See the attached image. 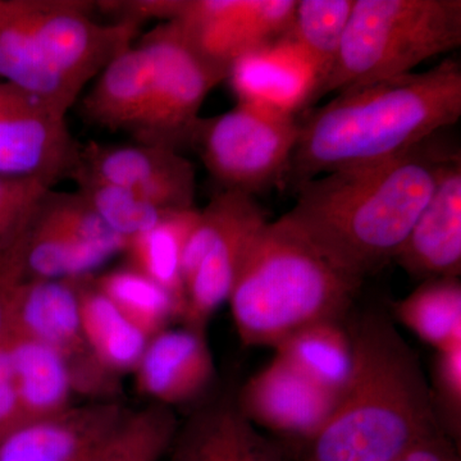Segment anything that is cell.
Listing matches in <instances>:
<instances>
[{
    "label": "cell",
    "instance_id": "obj_37",
    "mask_svg": "<svg viewBox=\"0 0 461 461\" xmlns=\"http://www.w3.org/2000/svg\"><path fill=\"white\" fill-rule=\"evenodd\" d=\"M5 332V306H3L2 299H0V339H3Z\"/></svg>",
    "mask_w": 461,
    "mask_h": 461
},
{
    "label": "cell",
    "instance_id": "obj_14",
    "mask_svg": "<svg viewBox=\"0 0 461 461\" xmlns=\"http://www.w3.org/2000/svg\"><path fill=\"white\" fill-rule=\"evenodd\" d=\"M76 175H86L132 191L165 211L195 208V168L175 149L135 141H90L81 145Z\"/></svg>",
    "mask_w": 461,
    "mask_h": 461
},
{
    "label": "cell",
    "instance_id": "obj_24",
    "mask_svg": "<svg viewBox=\"0 0 461 461\" xmlns=\"http://www.w3.org/2000/svg\"><path fill=\"white\" fill-rule=\"evenodd\" d=\"M90 278V277H89ZM80 284L81 324L96 363L107 373L136 369L149 338L127 320L95 285Z\"/></svg>",
    "mask_w": 461,
    "mask_h": 461
},
{
    "label": "cell",
    "instance_id": "obj_30",
    "mask_svg": "<svg viewBox=\"0 0 461 461\" xmlns=\"http://www.w3.org/2000/svg\"><path fill=\"white\" fill-rule=\"evenodd\" d=\"M72 180L77 185V193L103 222L127 242L154 229L167 215L176 212L165 211L132 191L86 175H76Z\"/></svg>",
    "mask_w": 461,
    "mask_h": 461
},
{
    "label": "cell",
    "instance_id": "obj_15",
    "mask_svg": "<svg viewBox=\"0 0 461 461\" xmlns=\"http://www.w3.org/2000/svg\"><path fill=\"white\" fill-rule=\"evenodd\" d=\"M411 277H459L461 272V154L441 173L435 191L395 257Z\"/></svg>",
    "mask_w": 461,
    "mask_h": 461
},
{
    "label": "cell",
    "instance_id": "obj_29",
    "mask_svg": "<svg viewBox=\"0 0 461 461\" xmlns=\"http://www.w3.org/2000/svg\"><path fill=\"white\" fill-rule=\"evenodd\" d=\"M94 285L149 339L165 330L172 318L182 317L180 303L166 288L130 266L100 276Z\"/></svg>",
    "mask_w": 461,
    "mask_h": 461
},
{
    "label": "cell",
    "instance_id": "obj_1",
    "mask_svg": "<svg viewBox=\"0 0 461 461\" xmlns=\"http://www.w3.org/2000/svg\"><path fill=\"white\" fill-rule=\"evenodd\" d=\"M438 133L386 162L303 182L281 222L364 281L395 259L445 166L459 153L436 141Z\"/></svg>",
    "mask_w": 461,
    "mask_h": 461
},
{
    "label": "cell",
    "instance_id": "obj_11",
    "mask_svg": "<svg viewBox=\"0 0 461 461\" xmlns=\"http://www.w3.org/2000/svg\"><path fill=\"white\" fill-rule=\"evenodd\" d=\"M83 280L3 284L0 297L5 306V336L53 346L66 357L75 387L91 390L104 384L108 373L94 359L85 339L80 312Z\"/></svg>",
    "mask_w": 461,
    "mask_h": 461
},
{
    "label": "cell",
    "instance_id": "obj_28",
    "mask_svg": "<svg viewBox=\"0 0 461 461\" xmlns=\"http://www.w3.org/2000/svg\"><path fill=\"white\" fill-rule=\"evenodd\" d=\"M355 0H296L288 41L302 51L317 78V100L321 85L338 59ZM312 102V103H313Z\"/></svg>",
    "mask_w": 461,
    "mask_h": 461
},
{
    "label": "cell",
    "instance_id": "obj_27",
    "mask_svg": "<svg viewBox=\"0 0 461 461\" xmlns=\"http://www.w3.org/2000/svg\"><path fill=\"white\" fill-rule=\"evenodd\" d=\"M198 213L196 208L172 212L154 229L132 239L124 251L131 268L166 288L180 303L182 314L185 306L182 254Z\"/></svg>",
    "mask_w": 461,
    "mask_h": 461
},
{
    "label": "cell",
    "instance_id": "obj_16",
    "mask_svg": "<svg viewBox=\"0 0 461 461\" xmlns=\"http://www.w3.org/2000/svg\"><path fill=\"white\" fill-rule=\"evenodd\" d=\"M227 80L238 103L294 115L312 104L317 90L313 68L287 38L242 54L230 65Z\"/></svg>",
    "mask_w": 461,
    "mask_h": 461
},
{
    "label": "cell",
    "instance_id": "obj_5",
    "mask_svg": "<svg viewBox=\"0 0 461 461\" xmlns=\"http://www.w3.org/2000/svg\"><path fill=\"white\" fill-rule=\"evenodd\" d=\"M460 45V0H355L338 59L317 100L411 74Z\"/></svg>",
    "mask_w": 461,
    "mask_h": 461
},
{
    "label": "cell",
    "instance_id": "obj_2",
    "mask_svg": "<svg viewBox=\"0 0 461 461\" xmlns=\"http://www.w3.org/2000/svg\"><path fill=\"white\" fill-rule=\"evenodd\" d=\"M460 115L456 59L342 91L300 123L287 180L299 186L321 175L386 162L454 126Z\"/></svg>",
    "mask_w": 461,
    "mask_h": 461
},
{
    "label": "cell",
    "instance_id": "obj_20",
    "mask_svg": "<svg viewBox=\"0 0 461 461\" xmlns=\"http://www.w3.org/2000/svg\"><path fill=\"white\" fill-rule=\"evenodd\" d=\"M150 81L148 51L135 42L94 78L81 99V117L105 131L131 135L148 107Z\"/></svg>",
    "mask_w": 461,
    "mask_h": 461
},
{
    "label": "cell",
    "instance_id": "obj_19",
    "mask_svg": "<svg viewBox=\"0 0 461 461\" xmlns=\"http://www.w3.org/2000/svg\"><path fill=\"white\" fill-rule=\"evenodd\" d=\"M115 403L68 408L0 442V461H74L122 418Z\"/></svg>",
    "mask_w": 461,
    "mask_h": 461
},
{
    "label": "cell",
    "instance_id": "obj_31",
    "mask_svg": "<svg viewBox=\"0 0 461 461\" xmlns=\"http://www.w3.org/2000/svg\"><path fill=\"white\" fill-rule=\"evenodd\" d=\"M36 220L81 244L102 249L113 257L124 253L129 245L103 222L77 191L57 193L53 189L48 190L36 211Z\"/></svg>",
    "mask_w": 461,
    "mask_h": 461
},
{
    "label": "cell",
    "instance_id": "obj_7",
    "mask_svg": "<svg viewBox=\"0 0 461 461\" xmlns=\"http://www.w3.org/2000/svg\"><path fill=\"white\" fill-rule=\"evenodd\" d=\"M268 222L254 196L238 191H221L199 211L182 254L187 327L203 330L229 302L249 249Z\"/></svg>",
    "mask_w": 461,
    "mask_h": 461
},
{
    "label": "cell",
    "instance_id": "obj_8",
    "mask_svg": "<svg viewBox=\"0 0 461 461\" xmlns=\"http://www.w3.org/2000/svg\"><path fill=\"white\" fill-rule=\"evenodd\" d=\"M151 66L150 95L135 142L175 149L187 147L206 96L229 72L206 59L175 21L159 23L141 39Z\"/></svg>",
    "mask_w": 461,
    "mask_h": 461
},
{
    "label": "cell",
    "instance_id": "obj_35",
    "mask_svg": "<svg viewBox=\"0 0 461 461\" xmlns=\"http://www.w3.org/2000/svg\"><path fill=\"white\" fill-rule=\"evenodd\" d=\"M25 426L7 346L0 339V442Z\"/></svg>",
    "mask_w": 461,
    "mask_h": 461
},
{
    "label": "cell",
    "instance_id": "obj_26",
    "mask_svg": "<svg viewBox=\"0 0 461 461\" xmlns=\"http://www.w3.org/2000/svg\"><path fill=\"white\" fill-rule=\"evenodd\" d=\"M406 329L436 351L461 345V284L459 277L423 281L393 305Z\"/></svg>",
    "mask_w": 461,
    "mask_h": 461
},
{
    "label": "cell",
    "instance_id": "obj_33",
    "mask_svg": "<svg viewBox=\"0 0 461 461\" xmlns=\"http://www.w3.org/2000/svg\"><path fill=\"white\" fill-rule=\"evenodd\" d=\"M429 388L439 427L456 444L461 430V345L436 351Z\"/></svg>",
    "mask_w": 461,
    "mask_h": 461
},
{
    "label": "cell",
    "instance_id": "obj_10",
    "mask_svg": "<svg viewBox=\"0 0 461 461\" xmlns=\"http://www.w3.org/2000/svg\"><path fill=\"white\" fill-rule=\"evenodd\" d=\"M66 115L27 91L0 83V176L50 187L72 180L81 144L69 131Z\"/></svg>",
    "mask_w": 461,
    "mask_h": 461
},
{
    "label": "cell",
    "instance_id": "obj_12",
    "mask_svg": "<svg viewBox=\"0 0 461 461\" xmlns=\"http://www.w3.org/2000/svg\"><path fill=\"white\" fill-rule=\"evenodd\" d=\"M296 0H181L175 23L206 59L230 72L248 51L285 38Z\"/></svg>",
    "mask_w": 461,
    "mask_h": 461
},
{
    "label": "cell",
    "instance_id": "obj_18",
    "mask_svg": "<svg viewBox=\"0 0 461 461\" xmlns=\"http://www.w3.org/2000/svg\"><path fill=\"white\" fill-rule=\"evenodd\" d=\"M136 371L142 393L159 405L195 399L214 375L204 332L187 326L162 330L149 339Z\"/></svg>",
    "mask_w": 461,
    "mask_h": 461
},
{
    "label": "cell",
    "instance_id": "obj_34",
    "mask_svg": "<svg viewBox=\"0 0 461 461\" xmlns=\"http://www.w3.org/2000/svg\"><path fill=\"white\" fill-rule=\"evenodd\" d=\"M95 3V11L111 17V23L141 27L151 20L169 23L177 17L181 0H105Z\"/></svg>",
    "mask_w": 461,
    "mask_h": 461
},
{
    "label": "cell",
    "instance_id": "obj_17",
    "mask_svg": "<svg viewBox=\"0 0 461 461\" xmlns=\"http://www.w3.org/2000/svg\"><path fill=\"white\" fill-rule=\"evenodd\" d=\"M166 456L168 461L290 460L284 447L264 437L232 400L196 412L177 429Z\"/></svg>",
    "mask_w": 461,
    "mask_h": 461
},
{
    "label": "cell",
    "instance_id": "obj_3",
    "mask_svg": "<svg viewBox=\"0 0 461 461\" xmlns=\"http://www.w3.org/2000/svg\"><path fill=\"white\" fill-rule=\"evenodd\" d=\"M350 332L353 378L326 427L294 453L297 460L393 461L441 429L420 359L393 321L373 312Z\"/></svg>",
    "mask_w": 461,
    "mask_h": 461
},
{
    "label": "cell",
    "instance_id": "obj_25",
    "mask_svg": "<svg viewBox=\"0 0 461 461\" xmlns=\"http://www.w3.org/2000/svg\"><path fill=\"white\" fill-rule=\"evenodd\" d=\"M176 432L177 421L165 405L126 411L74 461H162Z\"/></svg>",
    "mask_w": 461,
    "mask_h": 461
},
{
    "label": "cell",
    "instance_id": "obj_22",
    "mask_svg": "<svg viewBox=\"0 0 461 461\" xmlns=\"http://www.w3.org/2000/svg\"><path fill=\"white\" fill-rule=\"evenodd\" d=\"M26 424L50 420L68 409L75 388L71 368L53 346L3 336Z\"/></svg>",
    "mask_w": 461,
    "mask_h": 461
},
{
    "label": "cell",
    "instance_id": "obj_13",
    "mask_svg": "<svg viewBox=\"0 0 461 461\" xmlns=\"http://www.w3.org/2000/svg\"><path fill=\"white\" fill-rule=\"evenodd\" d=\"M339 400L275 355L242 387L238 405L257 429L284 438L290 457L326 427Z\"/></svg>",
    "mask_w": 461,
    "mask_h": 461
},
{
    "label": "cell",
    "instance_id": "obj_36",
    "mask_svg": "<svg viewBox=\"0 0 461 461\" xmlns=\"http://www.w3.org/2000/svg\"><path fill=\"white\" fill-rule=\"evenodd\" d=\"M393 461H460L456 444L444 430H436Z\"/></svg>",
    "mask_w": 461,
    "mask_h": 461
},
{
    "label": "cell",
    "instance_id": "obj_32",
    "mask_svg": "<svg viewBox=\"0 0 461 461\" xmlns=\"http://www.w3.org/2000/svg\"><path fill=\"white\" fill-rule=\"evenodd\" d=\"M53 187L41 181L0 176V271L20 244L42 196Z\"/></svg>",
    "mask_w": 461,
    "mask_h": 461
},
{
    "label": "cell",
    "instance_id": "obj_23",
    "mask_svg": "<svg viewBox=\"0 0 461 461\" xmlns=\"http://www.w3.org/2000/svg\"><path fill=\"white\" fill-rule=\"evenodd\" d=\"M276 355L318 386L341 397L355 369L353 336L341 321H324L296 330L275 348Z\"/></svg>",
    "mask_w": 461,
    "mask_h": 461
},
{
    "label": "cell",
    "instance_id": "obj_21",
    "mask_svg": "<svg viewBox=\"0 0 461 461\" xmlns=\"http://www.w3.org/2000/svg\"><path fill=\"white\" fill-rule=\"evenodd\" d=\"M0 83L27 91L66 113L81 96L42 53L21 0H0Z\"/></svg>",
    "mask_w": 461,
    "mask_h": 461
},
{
    "label": "cell",
    "instance_id": "obj_6",
    "mask_svg": "<svg viewBox=\"0 0 461 461\" xmlns=\"http://www.w3.org/2000/svg\"><path fill=\"white\" fill-rule=\"evenodd\" d=\"M299 132L294 114L238 103L226 113L200 117L189 145L223 190L254 196L287 180Z\"/></svg>",
    "mask_w": 461,
    "mask_h": 461
},
{
    "label": "cell",
    "instance_id": "obj_9",
    "mask_svg": "<svg viewBox=\"0 0 461 461\" xmlns=\"http://www.w3.org/2000/svg\"><path fill=\"white\" fill-rule=\"evenodd\" d=\"M33 38L50 65L83 94L118 54L135 44L140 27L103 23L95 3L84 0H21Z\"/></svg>",
    "mask_w": 461,
    "mask_h": 461
},
{
    "label": "cell",
    "instance_id": "obj_4",
    "mask_svg": "<svg viewBox=\"0 0 461 461\" xmlns=\"http://www.w3.org/2000/svg\"><path fill=\"white\" fill-rule=\"evenodd\" d=\"M363 282L280 220L268 222L249 249L229 299L240 339L275 348L311 324L341 321Z\"/></svg>",
    "mask_w": 461,
    "mask_h": 461
}]
</instances>
